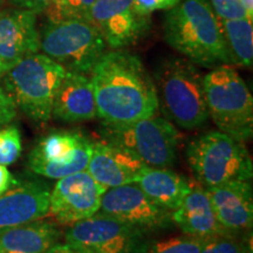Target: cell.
<instances>
[{"label":"cell","instance_id":"obj_18","mask_svg":"<svg viewBox=\"0 0 253 253\" xmlns=\"http://www.w3.org/2000/svg\"><path fill=\"white\" fill-rule=\"evenodd\" d=\"M173 224L184 235L210 238L214 236L231 235L218 221L210 198L201 183L190 179V189L183 199L181 207L172 211Z\"/></svg>","mask_w":253,"mask_h":253},{"label":"cell","instance_id":"obj_11","mask_svg":"<svg viewBox=\"0 0 253 253\" xmlns=\"http://www.w3.org/2000/svg\"><path fill=\"white\" fill-rule=\"evenodd\" d=\"M84 19L99 31L112 49L132 45L150 27V15L141 13L134 0H96Z\"/></svg>","mask_w":253,"mask_h":253},{"label":"cell","instance_id":"obj_10","mask_svg":"<svg viewBox=\"0 0 253 253\" xmlns=\"http://www.w3.org/2000/svg\"><path fill=\"white\" fill-rule=\"evenodd\" d=\"M65 242L87 253H143L147 232L100 211L68 226Z\"/></svg>","mask_w":253,"mask_h":253},{"label":"cell","instance_id":"obj_15","mask_svg":"<svg viewBox=\"0 0 253 253\" xmlns=\"http://www.w3.org/2000/svg\"><path fill=\"white\" fill-rule=\"evenodd\" d=\"M219 223L231 235L252 231L253 189L251 181H233L205 188Z\"/></svg>","mask_w":253,"mask_h":253},{"label":"cell","instance_id":"obj_31","mask_svg":"<svg viewBox=\"0 0 253 253\" xmlns=\"http://www.w3.org/2000/svg\"><path fill=\"white\" fill-rule=\"evenodd\" d=\"M17 183L18 181H15L14 176L9 172L7 167L0 164V195L4 194L5 191H7L9 188H12Z\"/></svg>","mask_w":253,"mask_h":253},{"label":"cell","instance_id":"obj_30","mask_svg":"<svg viewBox=\"0 0 253 253\" xmlns=\"http://www.w3.org/2000/svg\"><path fill=\"white\" fill-rule=\"evenodd\" d=\"M9 1L18 6L19 8L27 9V11H32L36 14H39L49 7L53 0H9Z\"/></svg>","mask_w":253,"mask_h":253},{"label":"cell","instance_id":"obj_28","mask_svg":"<svg viewBox=\"0 0 253 253\" xmlns=\"http://www.w3.org/2000/svg\"><path fill=\"white\" fill-rule=\"evenodd\" d=\"M17 106L6 93L4 88L0 87V128L7 126L17 116Z\"/></svg>","mask_w":253,"mask_h":253},{"label":"cell","instance_id":"obj_20","mask_svg":"<svg viewBox=\"0 0 253 253\" xmlns=\"http://www.w3.org/2000/svg\"><path fill=\"white\" fill-rule=\"evenodd\" d=\"M62 236L54 221L34 220L0 233V253H46Z\"/></svg>","mask_w":253,"mask_h":253},{"label":"cell","instance_id":"obj_2","mask_svg":"<svg viewBox=\"0 0 253 253\" xmlns=\"http://www.w3.org/2000/svg\"><path fill=\"white\" fill-rule=\"evenodd\" d=\"M164 40L196 66L232 65L220 20L209 0H181L168 11Z\"/></svg>","mask_w":253,"mask_h":253},{"label":"cell","instance_id":"obj_9","mask_svg":"<svg viewBox=\"0 0 253 253\" xmlns=\"http://www.w3.org/2000/svg\"><path fill=\"white\" fill-rule=\"evenodd\" d=\"M93 144L89 136L78 129L53 130L32 149L27 164L37 175L49 179L63 178L87 169Z\"/></svg>","mask_w":253,"mask_h":253},{"label":"cell","instance_id":"obj_24","mask_svg":"<svg viewBox=\"0 0 253 253\" xmlns=\"http://www.w3.org/2000/svg\"><path fill=\"white\" fill-rule=\"evenodd\" d=\"M96 0H53L45 13L47 20L60 21L67 19H84Z\"/></svg>","mask_w":253,"mask_h":253},{"label":"cell","instance_id":"obj_33","mask_svg":"<svg viewBox=\"0 0 253 253\" xmlns=\"http://www.w3.org/2000/svg\"><path fill=\"white\" fill-rule=\"evenodd\" d=\"M240 2L244 6L250 17L253 18V0H240Z\"/></svg>","mask_w":253,"mask_h":253},{"label":"cell","instance_id":"obj_21","mask_svg":"<svg viewBox=\"0 0 253 253\" xmlns=\"http://www.w3.org/2000/svg\"><path fill=\"white\" fill-rule=\"evenodd\" d=\"M135 183L155 203L171 212L181 207L190 189L189 178L168 168L145 166Z\"/></svg>","mask_w":253,"mask_h":253},{"label":"cell","instance_id":"obj_8","mask_svg":"<svg viewBox=\"0 0 253 253\" xmlns=\"http://www.w3.org/2000/svg\"><path fill=\"white\" fill-rule=\"evenodd\" d=\"M101 140L118 145L154 168H169L177 160L179 136L166 118L150 116L126 125H104Z\"/></svg>","mask_w":253,"mask_h":253},{"label":"cell","instance_id":"obj_6","mask_svg":"<svg viewBox=\"0 0 253 253\" xmlns=\"http://www.w3.org/2000/svg\"><path fill=\"white\" fill-rule=\"evenodd\" d=\"M209 116L218 130L248 141L253 134V97L248 84L230 65H219L204 75Z\"/></svg>","mask_w":253,"mask_h":253},{"label":"cell","instance_id":"obj_17","mask_svg":"<svg viewBox=\"0 0 253 253\" xmlns=\"http://www.w3.org/2000/svg\"><path fill=\"white\" fill-rule=\"evenodd\" d=\"M145 167L137 157L103 140L94 141L87 172L104 190L135 183Z\"/></svg>","mask_w":253,"mask_h":253},{"label":"cell","instance_id":"obj_4","mask_svg":"<svg viewBox=\"0 0 253 253\" xmlns=\"http://www.w3.org/2000/svg\"><path fill=\"white\" fill-rule=\"evenodd\" d=\"M66 69L43 53H34L2 75L4 90L27 118L43 123L52 118L53 103Z\"/></svg>","mask_w":253,"mask_h":253},{"label":"cell","instance_id":"obj_19","mask_svg":"<svg viewBox=\"0 0 253 253\" xmlns=\"http://www.w3.org/2000/svg\"><path fill=\"white\" fill-rule=\"evenodd\" d=\"M52 116L67 123L89 121L97 118L89 75L66 71L56 91Z\"/></svg>","mask_w":253,"mask_h":253},{"label":"cell","instance_id":"obj_14","mask_svg":"<svg viewBox=\"0 0 253 253\" xmlns=\"http://www.w3.org/2000/svg\"><path fill=\"white\" fill-rule=\"evenodd\" d=\"M50 190L45 183L23 182L0 195V233L47 217Z\"/></svg>","mask_w":253,"mask_h":253},{"label":"cell","instance_id":"obj_34","mask_svg":"<svg viewBox=\"0 0 253 253\" xmlns=\"http://www.w3.org/2000/svg\"><path fill=\"white\" fill-rule=\"evenodd\" d=\"M6 71H7V67H6L4 63L0 61V78H2V75L5 74Z\"/></svg>","mask_w":253,"mask_h":253},{"label":"cell","instance_id":"obj_16","mask_svg":"<svg viewBox=\"0 0 253 253\" xmlns=\"http://www.w3.org/2000/svg\"><path fill=\"white\" fill-rule=\"evenodd\" d=\"M37 15L23 8L0 11V61L7 69L39 52Z\"/></svg>","mask_w":253,"mask_h":253},{"label":"cell","instance_id":"obj_5","mask_svg":"<svg viewBox=\"0 0 253 253\" xmlns=\"http://www.w3.org/2000/svg\"><path fill=\"white\" fill-rule=\"evenodd\" d=\"M186 160L195 179L204 188L233 181H251L253 163L244 142L211 130L189 142Z\"/></svg>","mask_w":253,"mask_h":253},{"label":"cell","instance_id":"obj_1","mask_svg":"<svg viewBox=\"0 0 253 253\" xmlns=\"http://www.w3.org/2000/svg\"><path fill=\"white\" fill-rule=\"evenodd\" d=\"M89 79L97 118L104 125H126L157 114L154 79L137 55L123 49L106 50Z\"/></svg>","mask_w":253,"mask_h":253},{"label":"cell","instance_id":"obj_22","mask_svg":"<svg viewBox=\"0 0 253 253\" xmlns=\"http://www.w3.org/2000/svg\"><path fill=\"white\" fill-rule=\"evenodd\" d=\"M232 65L251 68L253 62L252 19L220 20Z\"/></svg>","mask_w":253,"mask_h":253},{"label":"cell","instance_id":"obj_7","mask_svg":"<svg viewBox=\"0 0 253 253\" xmlns=\"http://www.w3.org/2000/svg\"><path fill=\"white\" fill-rule=\"evenodd\" d=\"M40 49L67 72L89 75L107 50L99 31L86 19L49 21L39 31Z\"/></svg>","mask_w":253,"mask_h":253},{"label":"cell","instance_id":"obj_32","mask_svg":"<svg viewBox=\"0 0 253 253\" xmlns=\"http://www.w3.org/2000/svg\"><path fill=\"white\" fill-rule=\"evenodd\" d=\"M46 253H87L84 250L77 248V246L68 244V243H56L55 245H53L48 251Z\"/></svg>","mask_w":253,"mask_h":253},{"label":"cell","instance_id":"obj_25","mask_svg":"<svg viewBox=\"0 0 253 253\" xmlns=\"http://www.w3.org/2000/svg\"><path fill=\"white\" fill-rule=\"evenodd\" d=\"M21 150V135L17 126L7 125L0 128V164L7 167L14 163Z\"/></svg>","mask_w":253,"mask_h":253},{"label":"cell","instance_id":"obj_23","mask_svg":"<svg viewBox=\"0 0 253 253\" xmlns=\"http://www.w3.org/2000/svg\"><path fill=\"white\" fill-rule=\"evenodd\" d=\"M208 238L179 236L163 240H149L143 253H199Z\"/></svg>","mask_w":253,"mask_h":253},{"label":"cell","instance_id":"obj_26","mask_svg":"<svg viewBox=\"0 0 253 253\" xmlns=\"http://www.w3.org/2000/svg\"><path fill=\"white\" fill-rule=\"evenodd\" d=\"M199 253H252L251 245L239 236L225 235L208 238Z\"/></svg>","mask_w":253,"mask_h":253},{"label":"cell","instance_id":"obj_13","mask_svg":"<svg viewBox=\"0 0 253 253\" xmlns=\"http://www.w3.org/2000/svg\"><path fill=\"white\" fill-rule=\"evenodd\" d=\"M104 191L87 170L60 178L50 190L47 217H53L60 226L87 219L99 211Z\"/></svg>","mask_w":253,"mask_h":253},{"label":"cell","instance_id":"obj_27","mask_svg":"<svg viewBox=\"0 0 253 253\" xmlns=\"http://www.w3.org/2000/svg\"><path fill=\"white\" fill-rule=\"evenodd\" d=\"M211 6L214 14L219 20H233V19H252L246 12L240 0H211Z\"/></svg>","mask_w":253,"mask_h":253},{"label":"cell","instance_id":"obj_12","mask_svg":"<svg viewBox=\"0 0 253 253\" xmlns=\"http://www.w3.org/2000/svg\"><path fill=\"white\" fill-rule=\"evenodd\" d=\"M99 211L147 233L168 229L173 224L171 211L155 203L136 183L106 190Z\"/></svg>","mask_w":253,"mask_h":253},{"label":"cell","instance_id":"obj_29","mask_svg":"<svg viewBox=\"0 0 253 253\" xmlns=\"http://www.w3.org/2000/svg\"><path fill=\"white\" fill-rule=\"evenodd\" d=\"M179 1L181 0H134V4L141 13L150 15L158 9H170Z\"/></svg>","mask_w":253,"mask_h":253},{"label":"cell","instance_id":"obj_3","mask_svg":"<svg viewBox=\"0 0 253 253\" xmlns=\"http://www.w3.org/2000/svg\"><path fill=\"white\" fill-rule=\"evenodd\" d=\"M158 108L171 123L194 130L208 121L204 75L185 58L162 60L155 72Z\"/></svg>","mask_w":253,"mask_h":253}]
</instances>
